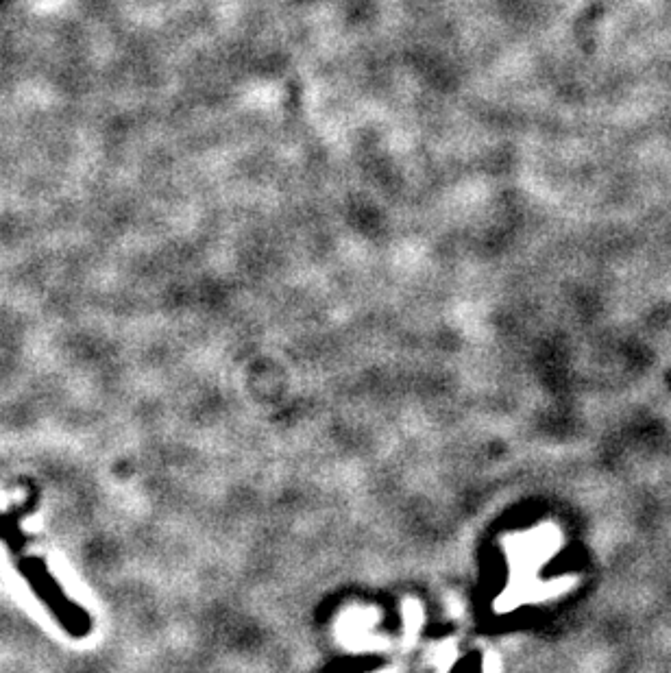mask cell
Returning a JSON list of instances; mask_svg holds the SVG:
<instances>
[{
  "label": "cell",
  "mask_w": 671,
  "mask_h": 673,
  "mask_svg": "<svg viewBox=\"0 0 671 673\" xmlns=\"http://www.w3.org/2000/svg\"><path fill=\"white\" fill-rule=\"evenodd\" d=\"M20 517H22V508H16L11 512H0V541L7 543L11 556H14L16 560L18 573L24 575V580L29 582L33 593L40 595L42 602L53 610V613L59 617V621L64 623L70 632H79L81 613L68 602L66 595L61 593L59 584L55 582L53 575L48 573L44 560L24 556V543H27V538H24L20 530Z\"/></svg>",
  "instance_id": "obj_1"
}]
</instances>
